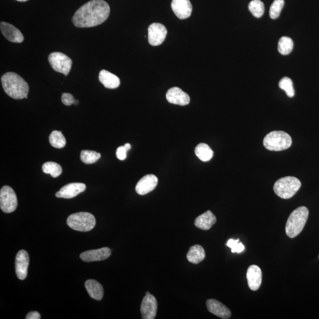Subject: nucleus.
Masks as SVG:
<instances>
[{"label": "nucleus", "instance_id": "obj_1", "mask_svg": "<svg viewBox=\"0 0 319 319\" xmlns=\"http://www.w3.org/2000/svg\"><path fill=\"white\" fill-rule=\"evenodd\" d=\"M110 7L103 0H91L81 7L73 15L72 22L80 28L100 25L110 16Z\"/></svg>", "mask_w": 319, "mask_h": 319}, {"label": "nucleus", "instance_id": "obj_2", "mask_svg": "<svg viewBox=\"0 0 319 319\" xmlns=\"http://www.w3.org/2000/svg\"><path fill=\"white\" fill-rule=\"evenodd\" d=\"M1 80L2 88L9 97L15 100L27 98L29 86L20 75L15 72H7L2 75Z\"/></svg>", "mask_w": 319, "mask_h": 319}, {"label": "nucleus", "instance_id": "obj_3", "mask_svg": "<svg viewBox=\"0 0 319 319\" xmlns=\"http://www.w3.org/2000/svg\"><path fill=\"white\" fill-rule=\"evenodd\" d=\"M309 210L301 206L293 211L288 218L285 226V233L289 238H294L303 230L309 217Z\"/></svg>", "mask_w": 319, "mask_h": 319}, {"label": "nucleus", "instance_id": "obj_4", "mask_svg": "<svg viewBox=\"0 0 319 319\" xmlns=\"http://www.w3.org/2000/svg\"><path fill=\"white\" fill-rule=\"evenodd\" d=\"M292 139L290 135L283 131H274L264 138L263 144L269 151H279L290 148Z\"/></svg>", "mask_w": 319, "mask_h": 319}, {"label": "nucleus", "instance_id": "obj_5", "mask_svg": "<svg viewBox=\"0 0 319 319\" xmlns=\"http://www.w3.org/2000/svg\"><path fill=\"white\" fill-rule=\"evenodd\" d=\"M301 182L295 177H283L275 183L274 191L278 196L285 200H288L298 192L301 187Z\"/></svg>", "mask_w": 319, "mask_h": 319}, {"label": "nucleus", "instance_id": "obj_6", "mask_svg": "<svg viewBox=\"0 0 319 319\" xmlns=\"http://www.w3.org/2000/svg\"><path fill=\"white\" fill-rule=\"evenodd\" d=\"M67 224L73 230L88 232L94 229L96 219L93 215L88 212H79L70 215L67 218Z\"/></svg>", "mask_w": 319, "mask_h": 319}, {"label": "nucleus", "instance_id": "obj_7", "mask_svg": "<svg viewBox=\"0 0 319 319\" xmlns=\"http://www.w3.org/2000/svg\"><path fill=\"white\" fill-rule=\"evenodd\" d=\"M49 62L52 69L67 76L72 66V61L69 57L61 52H53L49 55Z\"/></svg>", "mask_w": 319, "mask_h": 319}, {"label": "nucleus", "instance_id": "obj_8", "mask_svg": "<svg viewBox=\"0 0 319 319\" xmlns=\"http://www.w3.org/2000/svg\"><path fill=\"white\" fill-rule=\"evenodd\" d=\"M17 198L15 191L9 186H4L0 191V208L4 213H12L17 207Z\"/></svg>", "mask_w": 319, "mask_h": 319}, {"label": "nucleus", "instance_id": "obj_9", "mask_svg": "<svg viewBox=\"0 0 319 319\" xmlns=\"http://www.w3.org/2000/svg\"><path fill=\"white\" fill-rule=\"evenodd\" d=\"M149 42L152 46H159L164 42L168 31L160 23H152L149 27Z\"/></svg>", "mask_w": 319, "mask_h": 319}, {"label": "nucleus", "instance_id": "obj_10", "mask_svg": "<svg viewBox=\"0 0 319 319\" xmlns=\"http://www.w3.org/2000/svg\"><path fill=\"white\" fill-rule=\"evenodd\" d=\"M156 299L151 294L144 296L141 305V313L143 319H154L156 316L157 311Z\"/></svg>", "mask_w": 319, "mask_h": 319}, {"label": "nucleus", "instance_id": "obj_11", "mask_svg": "<svg viewBox=\"0 0 319 319\" xmlns=\"http://www.w3.org/2000/svg\"><path fill=\"white\" fill-rule=\"evenodd\" d=\"M86 189V185L82 183H71L61 188L56 193V196L59 198L72 199L76 197Z\"/></svg>", "mask_w": 319, "mask_h": 319}, {"label": "nucleus", "instance_id": "obj_12", "mask_svg": "<svg viewBox=\"0 0 319 319\" xmlns=\"http://www.w3.org/2000/svg\"><path fill=\"white\" fill-rule=\"evenodd\" d=\"M29 265L28 253L25 250H20L16 257V272L18 279L23 280L26 279Z\"/></svg>", "mask_w": 319, "mask_h": 319}, {"label": "nucleus", "instance_id": "obj_13", "mask_svg": "<svg viewBox=\"0 0 319 319\" xmlns=\"http://www.w3.org/2000/svg\"><path fill=\"white\" fill-rule=\"evenodd\" d=\"M158 184V179L154 174H147L137 183L135 187L136 192L138 195H144L152 192Z\"/></svg>", "mask_w": 319, "mask_h": 319}, {"label": "nucleus", "instance_id": "obj_14", "mask_svg": "<svg viewBox=\"0 0 319 319\" xmlns=\"http://www.w3.org/2000/svg\"><path fill=\"white\" fill-rule=\"evenodd\" d=\"M111 255L110 248L104 247L98 250L86 251L81 253L80 258L84 262L100 261L106 260Z\"/></svg>", "mask_w": 319, "mask_h": 319}, {"label": "nucleus", "instance_id": "obj_15", "mask_svg": "<svg viewBox=\"0 0 319 319\" xmlns=\"http://www.w3.org/2000/svg\"><path fill=\"white\" fill-rule=\"evenodd\" d=\"M166 99L168 102L181 106L188 105L190 102L189 95L177 87H173L168 89L166 94Z\"/></svg>", "mask_w": 319, "mask_h": 319}, {"label": "nucleus", "instance_id": "obj_16", "mask_svg": "<svg viewBox=\"0 0 319 319\" xmlns=\"http://www.w3.org/2000/svg\"><path fill=\"white\" fill-rule=\"evenodd\" d=\"M171 5L173 12L180 19L189 17L192 13V5L189 0H173Z\"/></svg>", "mask_w": 319, "mask_h": 319}, {"label": "nucleus", "instance_id": "obj_17", "mask_svg": "<svg viewBox=\"0 0 319 319\" xmlns=\"http://www.w3.org/2000/svg\"><path fill=\"white\" fill-rule=\"evenodd\" d=\"M0 29H1L2 34L10 42L18 43L23 42V34L12 24L1 21L0 23Z\"/></svg>", "mask_w": 319, "mask_h": 319}, {"label": "nucleus", "instance_id": "obj_18", "mask_svg": "<svg viewBox=\"0 0 319 319\" xmlns=\"http://www.w3.org/2000/svg\"><path fill=\"white\" fill-rule=\"evenodd\" d=\"M206 306L210 312L218 317L223 319H228L231 318V310L222 302L217 300H208L206 302Z\"/></svg>", "mask_w": 319, "mask_h": 319}, {"label": "nucleus", "instance_id": "obj_19", "mask_svg": "<svg viewBox=\"0 0 319 319\" xmlns=\"http://www.w3.org/2000/svg\"><path fill=\"white\" fill-rule=\"evenodd\" d=\"M247 279L251 290H258L262 283V271L260 267L255 265L251 266L248 269Z\"/></svg>", "mask_w": 319, "mask_h": 319}, {"label": "nucleus", "instance_id": "obj_20", "mask_svg": "<svg viewBox=\"0 0 319 319\" xmlns=\"http://www.w3.org/2000/svg\"><path fill=\"white\" fill-rule=\"evenodd\" d=\"M217 222V218L211 211H208L196 218L195 225L201 230L207 231Z\"/></svg>", "mask_w": 319, "mask_h": 319}, {"label": "nucleus", "instance_id": "obj_21", "mask_svg": "<svg viewBox=\"0 0 319 319\" xmlns=\"http://www.w3.org/2000/svg\"><path fill=\"white\" fill-rule=\"evenodd\" d=\"M99 81L108 89H116L120 85V80L118 76L106 70H102L100 72Z\"/></svg>", "mask_w": 319, "mask_h": 319}, {"label": "nucleus", "instance_id": "obj_22", "mask_svg": "<svg viewBox=\"0 0 319 319\" xmlns=\"http://www.w3.org/2000/svg\"><path fill=\"white\" fill-rule=\"evenodd\" d=\"M87 291L92 299L101 301L103 296V288L100 283L94 280H87L84 284Z\"/></svg>", "mask_w": 319, "mask_h": 319}, {"label": "nucleus", "instance_id": "obj_23", "mask_svg": "<svg viewBox=\"0 0 319 319\" xmlns=\"http://www.w3.org/2000/svg\"><path fill=\"white\" fill-rule=\"evenodd\" d=\"M205 255L203 248L200 245H195L190 247L186 257L190 263L198 264L204 260Z\"/></svg>", "mask_w": 319, "mask_h": 319}, {"label": "nucleus", "instance_id": "obj_24", "mask_svg": "<svg viewBox=\"0 0 319 319\" xmlns=\"http://www.w3.org/2000/svg\"><path fill=\"white\" fill-rule=\"evenodd\" d=\"M195 152L196 156L204 162H209L214 155V152L212 149L208 144L204 143L198 144L196 147Z\"/></svg>", "mask_w": 319, "mask_h": 319}, {"label": "nucleus", "instance_id": "obj_25", "mask_svg": "<svg viewBox=\"0 0 319 319\" xmlns=\"http://www.w3.org/2000/svg\"><path fill=\"white\" fill-rule=\"evenodd\" d=\"M293 47V41L288 37H282L278 43V50L283 55L290 54L292 51Z\"/></svg>", "mask_w": 319, "mask_h": 319}, {"label": "nucleus", "instance_id": "obj_26", "mask_svg": "<svg viewBox=\"0 0 319 319\" xmlns=\"http://www.w3.org/2000/svg\"><path fill=\"white\" fill-rule=\"evenodd\" d=\"M51 146L56 149H62L66 145V139L61 132L53 131L49 136Z\"/></svg>", "mask_w": 319, "mask_h": 319}, {"label": "nucleus", "instance_id": "obj_27", "mask_svg": "<svg viewBox=\"0 0 319 319\" xmlns=\"http://www.w3.org/2000/svg\"><path fill=\"white\" fill-rule=\"evenodd\" d=\"M43 173L50 174L51 177H58L62 173V168L58 163L52 162H46L42 166Z\"/></svg>", "mask_w": 319, "mask_h": 319}, {"label": "nucleus", "instance_id": "obj_28", "mask_svg": "<svg viewBox=\"0 0 319 319\" xmlns=\"http://www.w3.org/2000/svg\"><path fill=\"white\" fill-rule=\"evenodd\" d=\"M248 9L254 17L260 18L263 16L265 11L263 2L260 0H252L248 5Z\"/></svg>", "mask_w": 319, "mask_h": 319}, {"label": "nucleus", "instance_id": "obj_29", "mask_svg": "<svg viewBox=\"0 0 319 319\" xmlns=\"http://www.w3.org/2000/svg\"><path fill=\"white\" fill-rule=\"evenodd\" d=\"M101 156L99 152L91 151H83L81 153V160L84 164L90 165L97 162Z\"/></svg>", "mask_w": 319, "mask_h": 319}, {"label": "nucleus", "instance_id": "obj_30", "mask_svg": "<svg viewBox=\"0 0 319 319\" xmlns=\"http://www.w3.org/2000/svg\"><path fill=\"white\" fill-rule=\"evenodd\" d=\"M279 85L281 89L285 92L288 97L292 98L295 95L293 82L291 79L287 77L282 78L279 82Z\"/></svg>", "mask_w": 319, "mask_h": 319}, {"label": "nucleus", "instance_id": "obj_31", "mask_svg": "<svg viewBox=\"0 0 319 319\" xmlns=\"http://www.w3.org/2000/svg\"><path fill=\"white\" fill-rule=\"evenodd\" d=\"M284 5L285 0H274L269 9V16L272 19H276L279 17Z\"/></svg>", "mask_w": 319, "mask_h": 319}, {"label": "nucleus", "instance_id": "obj_32", "mask_svg": "<svg viewBox=\"0 0 319 319\" xmlns=\"http://www.w3.org/2000/svg\"><path fill=\"white\" fill-rule=\"evenodd\" d=\"M226 245L231 248V252L233 253H241L245 250L244 245L239 242V239L228 240Z\"/></svg>", "mask_w": 319, "mask_h": 319}, {"label": "nucleus", "instance_id": "obj_33", "mask_svg": "<svg viewBox=\"0 0 319 319\" xmlns=\"http://www.w3.org/2000/svg\"><path fill=\"white\" fill-rule=\"evenodd\" d=\"M75 100L74 97L72 94L64 93L62 95V101L65 105L70 106L74 104Z\"/></svg>", "mask_w": 319, "mask_h": 319}, {"label": "nucleus", "instance_id": "obj_34", "mask_svg": "<svg viewBox=\"0 0 319 319\" xmlns=\"http://www.w3.org/2000/svg\"><path fill=\"white\" fill-rule=\"evenodd\" d=\"M127 151L124 146L119 147L116 151L117 157L120 160H125L127 158Z\"/></svg>", "mask_w": 319, "mask_h": 319}, {"label": "nucleus", "instance_id": "obj_35", "mask_svg": "<svg viewBox=\"0 0 319 319\" xmlns=\"http://www.w3.org/2000/svg\"><path fill=\"white\" fill-rule=\"evenodd\" d=\"M26 319H41V316L39 314V312H29L28 314L27 315Z\"/></svg>", "mask_w": 319, "mask_h": 319}, {"label": "nucleus", "instance_id": "obj_36", "mask_svg": "<svg viewBox=\"0 0 319 319\" xmlns=\"http://www.w3.org/2000/svg\"><path fill=\"white\" fill-rule=\"evenodd\" d=\"M124 146L125 147V148L126 149L127 151L132 148V146H131V144L129 143L125 144Z\"/></svg>", "mask_w": 319, "mask_h": 319}, {"label": "nucleus", "instance_id": "obj_37", "mask_svg": "<svg viewBox=\"0 0 319 319\" xmlns=\"http://www.w3.org/2000/svg\"><path fill=\"white\" fill-rule=\"evenodd\" d=\"M17 1H20V2H25V1H28V0H17Z\"/></svg>", "mask_w": 319, "mask_h": 319}, {"label": "nucleus", "instance_id": "obj_38", "mask_svg": "<svg viewBox=\"0 0 319 319\" xmlns=\"http://www.w3.org/2000/svg\"><path fill=\"white\" fill-rule=\"evenodd\" d=\"M151 294V293H150L149 292V291H147V292L146 294V295H147V294Z\"/></svg>", "mask_w": 319, "mask_h": 319}, {"label": "nucleus", "instance_id": "obj_39", "mask_svg": "<svg viewBox=\"0 0 319 319\" xmlns=\"http://www.w3.org/2000/svg\"></svg>", "mask_w": 319, "mask_h": 319}]
</instances>
